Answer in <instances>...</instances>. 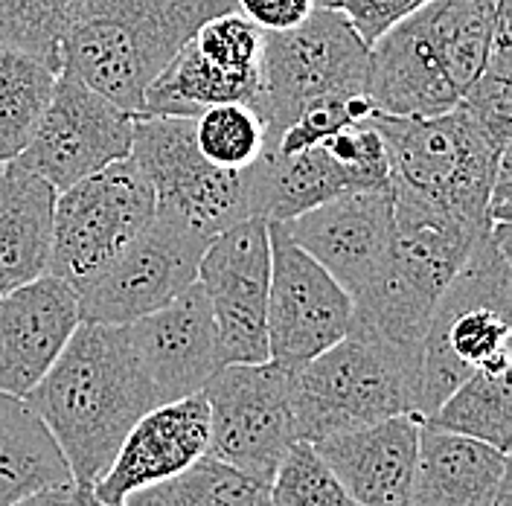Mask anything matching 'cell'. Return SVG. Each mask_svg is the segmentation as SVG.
Masks as SVG:
<instances>
[{
  "label": "cell",
  "instance_id": "29",
  "mask_svg": "<svg viewBox=\"0 0 512 506\" xmlns=\"http://www.w3.org/2000/svg\"><path fill=\"white\" fill-rule=\"evenodd\" d=\"M512 44H510V12L498 21L492 38L489 59L480 76L469 85L460 99V108L469 111L480 126H486L495 137L512 143Z\"/></svg>",
  "mask_w": 512,
  "mask_h": 506
},
{
  "label": "cell",
  "instance_id": "2",
  "mask_svg": "<svg viewBox=\"0 0 512 506\" xmlns=\"http://www.w3.org/2000/svg\"><path fill=\"white\" fill-rule=\"evenodd\" d=\"M370 120L382 137L393 198L475 230L492 227L489 198L510 160V140L495 137L460 105L437 117Z\"/></svg>",
  "mask_w": 512,
  "mask_h": 506
},
{
  "label": "cell",
  "instance_id": "23",
  "mask_svg": "<svg viewBox=\"0 0 512 506\" xmlns=\"http://www.w3.org/2000/svg\"><path fill=\"white\" fill-rule=\"evenodd\" d=\"M73 483L62 448L24 399L0 393V506Z\"/></svg>",
  "mask_w": 512,
  "mask_h": 506
},
{
  "label": "cell",
  "instance_id": "34",
  "mask_svg": "<svg viewBox=\"0 0 512 506\" xmlns=\"http://www.w3.org/2000/svg\"><path fill=\"white\" fill-rule=\"evenodd\" d=\"M67 506H108V504L96 501L91 489H85V486H73V495H70V504Z\"/></svg>",
  "mask_w": 512,
  "mask_h": 506
},
{
  "label": "cell",
  "instance_id": "22",
  "mask_svg": "<svg viewBox=\"0 0 512 506\" xmlns=\"http://www.w3.org/2000/svg\"><path fill=\"white\" fill-rule=\"evenodd\" d=\"M56 195L18 160L0 163V294L47 274Z\"/></svg>",
  "mask_w": 512,
  "mask_h": 506
},
{
  "label": "cell",
  "instance_id": "31",
  "mask_svg": "<svg viewBox=\"0 0 512 506\" xmlns=\"http://www.w3.org/2000/svg\"><path fill=\"white\" fill-rule=\"evenodd\" d=\"M425 3H431V0H341L338 9L350 18V24L361 35V41L370 47L390 27H396L399 21L419 12Z\"/></svg>",
  "mask_w": 512,
  "mask_h": 506
},
{
  "label": "cell",
  "instance_id": "25",
  "mask_svg": "<svg viewBox=\"0 0 512 506\" xmlns=\"http://www.w3.org/2000/svg\"><path fill=\"white\" fill-rule=\"evenodd\" d=\"M59 70L27 50L0 41V163L15 160L30 143Z\"/></svg>",
  "mask_w": 512,
  "mask_h": 506
},
{
  "label": "cell",
  "instance_id": "19",
  "mask_svg": "<svg viewBox=\"0 0 512 506\" xmlns=\"http://www.w3.org/2000/svg\"><path fill=\"white\" fill-rule=\"evenodd\" d=\"M364 96L384 117H437L460 105L422 9L370 44Z\"/></svg>",
  "mask_w": 512,
  "mask_h": 506
},
{
  "label": "cell",
  "instance_id": "27",
  "mask_svg": "<svg viewBox=\"0 0 512 506\" xmlns=\"http://www.w3.org/2000/svg\"><path fill=\"white\" fill-rule=\"evenodd\" d=\"M195 146L222 169H251L265 149V123L248 102H219L195 117Z\"/></svg>",
  "mask_w": 512,
  "mask_h": 506
},
{
  "label": "cell",
  "instance_id": "24",
  "mask_svg": "<svg viewBox=\"0 0 512 506\" xmlns=\"http://www.w3.org/2000/svg\"><path fill=\"white\" fill-rule=\"evenodd\" d=\"M422 422L495 445L510 454L512 440V361L489 364L460 381L443 405Z\"/></svg>",
  "mask_w": 512,
  "mask_h": 506
},
{
  "label": "cell",
  "instance_id": "3",
  "mask_svg": "<svg viewBox=\"0 0 512 506\" xmlns=\"http://www.w3.org/2000/svg\"><path fill=\"white\" fill-rule=\"evenodd\" d=\"M207 18L198 0H70L59 64L140 114L152 79Z\"/></svg>",
  "mask_w": 512,
  "mask_h": 506
},
{
  "label": "cell",
  "instance_id": "35",
  "mask_svg": "<svg viewBox=\"0 0 512 506\" xmlns=\"http://www.w3.org/2000/svg\"><path fill=\"white\" fill-rule=\"evenodd\" d=\"M204 9H207V15L213 18V15H222V12H233L236 9V0H198Z\"/></svg>",
  "mask_w": 512,
  "mask_h": 506
},
{
  "label": "cell",
  "instance_id": "26",
  "mask_svg": "<svg viewBox=\"0 0 512 506\" xmlns=\"http://www.w3.org/2000/svg\"><path fill=\"white\" fill-rule=\"evenodd\" d=\"M265 492V483L204 454L184 472L131 492L123 506H265Z\"/></svg>",
  "mask_w": 512,
  "mask_h": 506
},
{
  "label": "cell",
  "instance_id": "14",
  "mask_svg": "<svg viewBox=\"0 0 512 506\" xmlns=\"http://www.w3.org/2000/svg\"><path fill=\"white\" fill-rule=\"evenodd\" d=\"M210 236L158 210L123 256L88 288L79 291V312L88 323H131L149 315L192 283Z\"/></svg>",
  "mask_w": 512,
  "mask_h": 506
},
{
  "label": "cell",
  "instance_id": "9",
  "mask_svg": "<svg viewBox=\"0 0 512 506\" xmlns=\"http://www.w3.org/2000/svg\"><path fill=\"white\" fill-rule=\"evenodd\" d=\"M149 178L158 210L216 236L251 219L248 169H222L195 146V117L137 114L131 155Z\"/></svg>",
  "mask_w": 512,
  "mask_h": 506
},
{
  "label": "cell",
  "instance_id": "28",
  "mask_svg": "<svg viewBox=\"0 0 512 506\" xmlns=\"http://www.w3.org/2000/svg\"><path fill=\"white\" fill-rule=\"evenodd\" d=\"M265 506H358L309 440H297L268 483Z\"/></svg>",
  "mask_w": 512,
  "mask_h": 506
},
{
  "label": "cell",
  "instance_id": "10",
  "mask_svg": "<svg viewBox=\"0 0 512 506\" xmlns=\"http://www.w3.org/2000/svg\"><path fill=\"white\" fill-rule=\"evenodd\" d=\"M291 373L274 361L224 364L201 390L210 411L207 454L268 486L300 440Z\"/></svg>",
  "mask_w": 512,
  "mask_h": 506
},
{
  "label": "cell",
  "instance_id": "11",
  "mask_svg": "<svg viewBox=\"0 0 512 506\" xmlns=\"http://www.w3.org/2000/svg\"><path fill=\"white\" fill-rule=\"evenodd\" d=\"M137 114L59 70L50 102L18 163L41 175L56 192L131 155Z\"/></svg>",
  "mask_w": 512,
  "mask_h": 506
},
{
  "label": "cell",
  "instance_id": "6",
  "mask_svg": "<svg viewBox=\"0 0 512 506\" xmlns=\"http://www.w3.org/2000/svg\"><path fill=\"white\" fill-rule=\"evenodd\" d=\"M489 230H475L393 198L390 253L376 280L352 300V323L396 347L422 352V338L443 288Z\"/></svg>",
  "mask_w": 512,
  "mask_h": 506
},
{
  "label": "cell",
  "instance_id": "4",
  "mask_svg": "<svg viewBox=\"0 0 512 506\" xmlns=\"http://www.w3.org/2000/svg\"><path fill=\"white\" fill-rule=\"evenodd\" d=\"M510 222H495L463 268L443 288L425 338L419 416L434 413L448 393L480 367L512 361Z\"/></svg>",
  "mask_w": 512,
  "mask_h": 506
},
{
  "label": "cell",
  "instance_id": "16",
  "mask_svg": "<svg viewBox=\"0 0 512 506\" xmlns=\"http://www.w3.org/2000/svg\"><path fill=\"white\" fill-rule=\"evenodd\" d=\"M126 332L160 405L201 393L224 367L213 312L198 283L166 306L126 323Z\"/></svg>",
  "mask_w": 512,
  "mask_h": 506
},
{
  "label": "cell",
  "instance_id": "15",
  "mask_svg": "<svg viewBox=\"0 0 512 506\" xmlns=\"http://www.w3.org/2000/svg\"><path fill=\"white\" fill-rule=\"evenodd\" d=\"M283 227L355 300L376 280L390 253L393 192L390 187L341 192Z\"/></svg>",
  "mask_w": 512,
  "mask_h": 506
},
{
  "label": "cell",
  "instance_id": "12",
  "mask_svg": "<svg viewBox=\"0 0 512 506\" xmlns=\"http://www.w3.org/2000/svg\"><path fill=\"white\" fill-rule=\"evenodd\" d=\"M268 236V361L300 370L350 332L352 297L288 236L283 222H268Z\"/></svg>",
  "mask_w": 512,
  "mask_h": 506
},
{
  "label": "cell",
  "instance_id": "32",
  "mask_svg": "<svg viewBox=\"0 0 512 506\" xmlns=\"http://www.w3.org/2000/svg\"><path fill=\"white\" fill-rule=\"evenodd\" d=\"M315 9L318 0H236V12H242L262 32L291 30Z\"/></svg>",
  "mask_w": 512,
  "mask_h": 506
},
{
  "label": "cell",
  "instance_id": "5",
  "mask_svg": "<svg viewBox=\"0 0 512 506\" xmlns=\"http://www.w3.org/2000/svg\"><path fill=\"white\" fill-rule=\"evenodd\" d=\"M422 352L350 323V332L291 373L300 440H323L399 413L419 416Z\"/></svg>",
  "mask_w": 512,
  "mask_h": 506
},
{
  "label": "cell",
  "instance_id": "30",
  "mask_svg": "<svg viewBox=\"0 0 512 506\" xmlns=\"http://www.w3.org/2000/svg\"><path fill=\"white\" fill-rule=\"evenodd\" d=\"M67 6L70 0H0V41L62 70L59 38Z\"/></svg>",
  "mask_w": 512,
  "mask_h": 506
},
{
  "label": "cell",
  "instance_id": "1",
  "mask_svg": "<svg viewBox=\"0 0 512 506\" xmlns=\"http://www.w3.org/2000/svg\"><path fill=\"white\" fill-rule=\"evenodd\" d=\"M24 402L62 448L73 483L85 489L105 475L134 422L160 405L126 323L88 320Z\"/></svg>",
  "mask_w": 512,
  "mask_h": 506
},
{
  "label": "cell",
  "instance_id": "20",
  "mask_svg": "<svg viewBox=\"0 0 512 506\" xmlns=\"http://www.w3.org/2000/svg\"><path fill=\"white\" fill-rule=\"evenodd\" d=\"M419 428L422 416L399 413L312 445L358 506H408Z\"/></svg>",
  "mask_w": 512,
  "mask_h": 506
},
{
  "label": "cell",
  "instance_id": "17",
  "mask_svg": "<svg viewBox=\"0 0 512 506\" xmlns=\"http://www.w3.org/2000/svg\"><path fill=\"white\" fill-rule=\"evenodd\" d=\"M82 323L79 291L56 274L0 294V393L24 399Z\"/></svg>",
  "mask_w": 512,
  "mask_h": 506
},
{
  "label": "cell",
  "instance_id": "18",
  "mask_svg": "<svg viewBox=\"0 0 512 506\" xmlns=\"http://www.w3.org/2000/svg\"><path fill=\"white\" fill-rule=\"evenodd\" d=\"M210 411L204 393L158 405L143 413L120 443L105 475L91 486L96 501L123 506L131 492L184 472L207 454Z\"/></svg>",
  "mask_w": 512,
  "mask_h": 506
},
{
  "label": "cell",
  "instance_id": "21",
  "mask_svg": "<svg viewBox=\"0 0 512 506\" xmlns=\"http://www.w3.org/2000/svg\"><path fill=\"white\" fill-rule=\"evenodd\" d=\"M510 454L422 422L408 506H495Z\"/></svg>",
  "mask_w": 512,
  "mask_h": 506
},
{
  "label": "cell",
  "instance_id": "7",
  "mask_svg": "<svg viewBox=\"0 0 512 506\" xmlns=\"http://www.w3.org/2000/svg\"><path fill=\"white\" fill-rule=\"evenodd\" d=\"M370 47L341 9L318 6L303 24L262 32L256 114L265 137L291 126L303 111L361 99Z\"/></svg>",
  "mask_w": 512,
  "mask_h": 506
},
{
  "label": "cell",
  "instance_id": "8",
  "mask_svg": "<svg viewBox=\"0 0 512 506\" xmlns=\"http://www.w3.org/2000/svg\"><path fill=\"white\" fill-rule=\"evenodd\" d=\"M158 213L149 178L131 158L117 160L56 195L47 274L76 291L102 277Z\"/></svg>",
  "mask_w": 512,
  "mask_h": 506
},
{
  "label": "cell",
  "instance_id": "36",
  "mask_svg": "<svg viewBox=\"0 0 512 506\" xmlns=\"http://www.w3.org/2000/svg\"><path fill=\"white\" fill-rule=\"evenodd\" d=\"M318 6H329V9H338L341 0H318Z\"/></svg>",
  "mask_w": 512,
  "mask_h": 506
},
{
  "label": "cell",
  "instance_id": "13",
  "mask_svg": "<svg viewBox=\"0 0 512 506\" xmlns=\"http://www.w3.org/2000/svg\"><path fill=\"white\" fill-rule=\"evenodd\" d=\"M271 236L265 219H245L210 239L198 262L222 364L268 361Z\"/></svg>",
  "mask_w": 512,
  "mask_h": 506
},
{
  "label": "cell",
  "instance_id": "33",
  "mask_svg": "<svg viewBox=\"0 0 512 506\" xmlns=\"http://www.w3.org/2000/svg\"><path fill=\"white\" fill-rule=\"evenodd\" d=\"M73 486L76 483H67V486H56V489H47V492H38L27 498L24 504L18 506H67L70 504V495H73Z\"/></svg>",
  "mask_w": 512,
  "mask_h": 506
}]
</instances>
